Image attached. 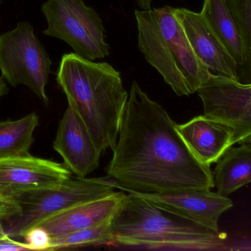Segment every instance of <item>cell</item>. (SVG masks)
Instances as JSON below:
<instances>
[{
	"instance_id": "1",
	"label": "cell",
	"mask_w": 251,
	"mask_h": 251,
	"mask_svg": "<svg viewBox=\"0 0 251 251\" xmlns=\"http://www.w3.org/2000/svg\"><path fill=\"white\" fill-rule=\"evenodd\" d=\"M176 127L134 81L107 168L109 178L122 190L142 194L213 188L210 167L190 151Z\"/></svg>"
},
{
	"instance_id": "2",
	"label": "cell",
	"mask_w": 251,
	"mask_h": 251,
	"mask_svg": "<svg viewBox=\"0 0 251 251\" xmlns=\"http://www.w3.org/2000/svg\"><path fill=\"white\" fill-rule=\"evenodd\" d=\"M57 81L99 150H113L128 99L120 72L106 62L69 53L62 57Z\"/></svg>"
},
{
	"instance_id": "3",
	"label": "cell",
	"mask_w": 251,
	"mask_h": 251,
	"mask_svg": "<svg viewBox=\"0 0 251 251\" xmlns=\"http://www.w3.org/2000/svg\"><path fill=\"white\" fill-rule=\"evenodd\" d=\"M113 247L150 251L216 250L220 233L128 193L111 220Z\"/></svg>"
},
{
	"instance_id": "4",
	"label": "cell",
	"mask_w": 251,
	"mask_h": 251,
	"mask_svg": "<svg viewBox=\"0 0 251 251\" xmlns=\"http://www.w3.org/2000/svg\"><path fill=\"white\" fill-rule=\"evenodd\" d=\"M138 47L178 96L197 92L212 75L195 54L174 8L164 6L134 10Z\"/></svg>"
},
{
	"instance_id": "5",
	"label": "cell",
	"mask_w": 251,
	"mask_h": 251,
	"mask_svg": "<svg viewBox=\"0 0 251 251\" xmlns=\"http://www.w3.org/2000/svg\"><path fill=\"white\" fill-rule=\"evenodd\" d=\"M117 184L110 178H69L51 187L33 189L20 193L13 200L20 212L6 220V233L11 238L22 237L46 220L90 200L115 192Z\"/></svg>"
},
{
	"instance_id": "6",
	"label": "cell",
	"mask_w": 251,
	"mask_h": 251,
	"mask_svg": "<svg viewBox=\"0 0 251 251\" xmlns=\"http://www.w3.org/2000/svg\"><path fill=\"white\" fill-rule=\"evenodd\" d=\"M41 10L48 25L45 35L65 41L75 53L88 60L110 55L102 19L83 0H47Z\"/></svg>"
},
{
	"instance_id": "7",
	"label": "cell",
	"mask_w": 251,
	"mask_h": 251,
	"mask_svg": "<svg viewBox=\"0 0 251 251\" xmlns=\"http://www.w3.org/2000/svg\"><path fill=\"white\" fill-rule=\"evenodd\" d=\"M51 59L35 35L33 28L26 22L0 35V70L1 76L13 86L25 85L30 88L46 106V93Z\"/></svg>"
},
{
	"instance_id": "8",
	"label": "cell",
	"mask_w": 251,
	"mask_h": 251,
	"mask_svg": "<svg viewBox=\"0 0 251 251\" xmlns=\"http://www.w3.org/2000/svg\"><path fill=\"white\" fill-rule=\"evenodd\" d=\"M197 92L203 114L229 126L235 144L251 135V85L212 73Z\"/></svg>"
},
{
	"instance_id": "9",
	"label": "cell",
	"mask_w": 251,
	"mask_h": 251,
	"mask_svg": "<svg viewBox=\"0 0 251 251\" xmlns=\"http://www.w3.org/2000/svg\"><path fill=\"white\" fill-rule=\"evenodd\" d=\"M65 165L32 155L0 159V196L13 199L27 190L57 185L72 177Z\"/></svg>"
},
{
	"instance_id": "10",
	"label": "cell",
	"mask_w": 251,
	"mask_h": 251,
	"mask_svg": "<svg viewBox=\"0 0 251 251\" xmlns=\"http://www.w3.org/2000/svg\"><path fill=\"white\" fill-rule=\"evenodd\" d=\"M53 147L64 165L76 176L85 178L100 166L101 152L80 116L68 106L59 124Z\"/></svg>"
},
{
	"instance_id": "11",
	"label": "cell",
	"mask_w": 251,
	"mask_h": 251,
	"mask_svg": "<svg viewBox=\"0 0 251 251\" xmlns=\"http://www.w3.org/2000/svg\"><path fill=\"white\" fill-rule=\"evenodd\" d=\"M174 14L198 57L213 75L236 80L237 66L203 15L186 8H174Z\"/></svg>"
},
{
	"instance_id": "12",
	"label": "cell",
	"mask_w": 251,
	"mask_h": 251,
	"mask_svg": "<svg viewBox=\"0 0 251 251\" xmlns=\"http://www.w3.org/2000/svg\"><path fill=\"white\" fill-rule=\"evenodd\" d=\"M136 194L217 233H220L218 221L221 215L234 206L232 200L228 197L213 193L211 190H186L170 193Z\"/></svg>"
},
{
	"instance_id": "13",
	"label": "cell",
	"mask_w": 251,
	"mask_h": 251,
	"mask_svg": "<svg viewBox=\"0 0 251 251\" xmlns=\"http://www.w3.org/2000/svg\"><path fill=\"white\" fill-rule=\"evenodd\" d=\"M176 128L190 151L207 166L217 163L235 144L229 126L204 114L182 125L177 124Z\"/></svg>"
},
{
	"instance_id": "14",
	"label": "cell",
	"mask_w": 251,
	"mask_h": 251,
	"mask_svg": "<svg viewBox=\"0 0 251 251\" xmlns=\"http://www.w3.org/2000/svg\"><path fill=\"white\" fill-rule=\"evenodd\" d=\"M126 197L124 193L113 192L60 212L41 223L39 226L45 228L51 239H54L100 225L111 221Z\"/></svg>"
},
{
	"instance_id": "15",
	"label": "cell",
	"mask_w": 251,
	"mask_h": 251,
	"mask_svg": "<svg viewBox=\"0 0 251 251\" xmlns=\"http://www.w3.org/2000/svg\"><path fill=\"white\" fill-rule=\"evenodd\" d=\"M213 175L217 193L225 197L251 183V145L230 147L217 162Z\"/></svg>"
},
{
	"instance_id": "16",
	"label": "cell",
	"mask_w": 251,
	"mask_h": 251,
	"mask_svg": "<svg viewBox=\"0 0 251 251\" xmlns=\"http://www.w3.org/2000/svg\"><path fill=\"white\" fill-rule=\"evenodd\" d=\"M201 13L240 69L244 63V47L228 0H203Z\"/></svg>"
},
{
	"instance_id": "17",
	"label": "cell",
	"mask_w": 251,
	"mask_h": 251,
	"mask_svg": "<svg viewBox=\"0 0 251 251\" xmlns=\"http://www.w3.org/2000/svg\"><path fill=\"white\" fill-rule=\"evenodd\" d=\"M38 125L39 118L35 112L18 120L0 122V159L30 154L34 132Z\"/></svg>"
},
{
	"instance_id": "18",
	"label": "cell",
	"mask_w": 251,
	"mask_h": 251,
	"mask_svg": "<svg viewBox=\"0 0 251 251\" xmlns=\"http://www.w3.org/2000/svg\"><path fill=\"white\" fill-rule=\"evenodd\" d=\"M111 221L91 228L69 233L52 239L50 251L81 249L97 246H114Z\"/></svg>"
},
{
	"instance_id": "19",
	"label": "cell",
	"mask_w": 251,
	"mask_h": 251,
	"mask_svg": "<svg viewBox=\"0 0 251 251\" xmlns=\"http://www.w3.org/2000/svg\"><path fill=\"white\" fill-rule=\"evenodd\" d=\"M228 5L237 22L245 51L243 66L237 71L236 81L251 85V0H228Z\"/></svg>"
},
{
	"instance_id": "20",
	"label": "cell",
	"mask_w": 251,
	"mask_h": 251,
	"mask_svg": "<svg viewBox=\"0 0 251 251\" xmlns=\"http://www.w3.org/2000/svg\"><path fill=\"white\" fill-rule=\"evenodd\" d=\"M23 237L32 251H50L51 249V236L45 228L39 225L28 230Z\"/></svg>"
},
{
	"instance_id": "21",
	"label": "cell",
	"mask_w": 251,
	"mask_h": 251,
	"mask_svg": "<svg viewBox=\"0 0 251 251\" xmlns=\"http://www.w3.org/2000/svg\"><path fill=\"white\" fill-rule=\"evenodd\" d=\"M19 212L20 206L16 200L0 196V221H6Z\"/></svg>"
},
{
	"instance_id": "22",
	"label": "cell",
	"mask_w": 251,
	"mask_h": 251,
	"mask_svg": "<svg viewBox=\"0 0 251 251\" xmlns=\"http://www.w3.org/2000/svg\"><path fill=\"white\" fill-rule=\"evenodd\" d=\"M30 251L26 243H20L12 240L11 237L0 239V251Z\"/></svg>"
},
{
	"instance_id": "23",
	"label": "cell",
	"mask_w": 251,
	"mask_h": 251,
	"mask_svg": "<svg viewBox=\"0 0 251 251\" xmlns=\"http://www.w3.org/2000/svg\"><path fill=\"white\" fill-rule=\"evenodd\" d=\"M139 7L143 10H149L151 9V0H137Z\"/></svg>"
},
{
	"instance_id": "24",
	"label": "cell",
	"mask_w": 251,
	"mask_h": 251,
	"mask_svg": "<svg viewBox=\"0 0 251 251\" xmlns=\"http://www.w3.org/2000/svg\"><path fill=\"white\" fill-rule=\"evenodd\" d=\"M8 92V88H7V84L4 82V78H0V98L2 96L5 95Z\"/></svg>"
},
{
	"instance_id": "25",
	"label": "cell",
	"mask_w": 251,
	"mask_h": 251,
	"mask_svg": "<svg viewBox=\"0 0 251 251\" xmlns=\"http://www.w3.org/2000/svg\"><path fill=\"white\" fill-rule=\"evenodd\" d=\"M9 237L6 233L4 227L3 226L2 223H1V221H0V239L5 238V237Z\"/></svg>"
},
{
	"instance_id": "26",
	"label": "cell",
	"mask_w": 251,
	"mask_h": 251,
	"mask_svg": "<svg viewBox=\"0 0 251 251\" xmlns=\"http://www.w3.org/2000/svg\"><path fill=\"white\" fill-rule=\"evenodd\" d=\"M243 143H246V144H250V145H251V135L249 136V137H248V138H246Z\"/></svg>"
},
{
	"instance_id": "27",
	"label": "cell",
	"mask_w": 251,
	"mask_h": 251,
	"mask_svg": "<svg viewBox=\"0 0 251 251\" xmlns=\"http://www.w3.org/2000/svg\"><path fill=\"white\" fill-rule=\"evenodd\" d=\"M0 1H1V0H0Z\"/></svg>"
}]
</instances>
